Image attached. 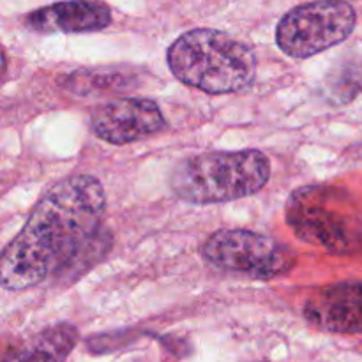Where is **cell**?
I'll list each match as a JSON object with an SVG mask.
<instances>
[{"instance_id": "6da1fadb", "label": "cell", "mask_w": 362, "mask_h": 362, "mask_svg": "<svg viewBox=\"0 0 362 362\" xmlns=\"http://www.w3.org/2000/svg\"><path fill=\"white\" fill-rule=\"evenodd\" d=\"M106 209L103 184L74 175L46 191L0 260L4 290L32 288L88 247Z\"/></svg>"}, {"instance_id": "7a4b0ae2", "label": "cell", "mask_w": 362, "mask_h": 362, "mask_svg": "<svg viewBox=\"0 0 362 362\" xmlns=\"http://www.w3.org/2000/svg\"><path fill=\"white\" fill-rule=\"evenodd\" d=\"M166 60L177 80L207 94L244 90L257 76L253 49L212 28H194L177 37Z\"/></svg>"}, {"instance_id": "3957f363", "label": "cell", "mask_w": 362, "mask_h": 362, "mask_svg": "<svg viewBox=\"0 0 362 362\" xmlns=\"http://www.w3.org/2000/svg\"><path fill=\"white\" fill-rule=\"evenodd\" d=\"M271 163L260 151L204 152L184 159L170 177L172 189L187 204L209 205L247 198L264 189Z\"/></svg>"}, {"instance_id": "277c9868", "label": "cell", "mask_w": 362, "mask_h": 362, "mask_svg": "<svg viewBox=\"0 0 362 362\" xmlns=\"http://www.w3.org/2000/svg\"><path fill=\"white\" fill-rule=\"evenodd\" d=\"M286 221L300 239L332 253H356L362 247V221L343 207L339 193L329 186L293 191Z\"/></svg>"}, {"instance_id": "5b68a950", "label": "cell", "mask_w": 362, "mask_h": 362, "mask_svg": "<svg viewBox=\"0 0 362 362\" xmlns=\"http://www.w3.org/2000/svg\"><path fill=\"white\" fill-rule=\"evenodd\" d=\"M356 21V11L345 0L303 4L279 20L276 42L292 59H308L345 41Z\"/></svg>"}, {"instance_id": "8992f818", "label": "cell", "mask_w": 362, "mask_h": 362, "mask_svg": "<svg viewBox=\"0 0 362 362\" xmlns=\"http://www.w3.org/2000/svg\"><path fill=\"white\" fill-rule=\"evenodd\" d=\"M202 253L212 267L253 279L278 278L293 264L285 246L250 230H219L209 237Z\"/></svg>"}, {"instance_id": "52a82bcc", "label": "cell", "mask_w": 362, "mask_h": 362, "mask_svg": "<svg viewBox=\"0 0 362 362\" xmlns=\"http://www.w3.org/2000/svg\"><path fill=\"white\" fill-rule=\"evenodd\" d=\"M92 133L112 145H126L156 134L165 127L158 103L141 98H120L98 106L90 117Z\"/></svg>"}, {"instance_id": "ba28073f", "label": "cell", "mask_w": 362, "mask_h": 362, "mask_svg": "<svg viewBox=\"0 0 362 362\" xmlns=\"http://www.w3.org/2000/svg\"><path fill=\"white\" fill-rule=\"evenodd\" d=\"M304 317L310 324L329 332L361 334L362 332V285L338 283L325 286L308 299Z\"/></svg>"}, {"instance_id": "9c48e42d", "label": "cell", "mask_w": 362, "mask_h": 362, "mask_svg": "<svg viewBox=\"0 0 362 362\" xmlns=\"http://www.w3.org/2000/svg\"><path fill=\"white\" fill-rule=\"evenodd\" d=\"M112 23V9L99 0H66L32 11L25 25L39 34L98 32Z\"/></svg>"}, {"instance_id": "30bf717a", "label": "cell", "mask_w": 362, "mask_h": 362, "mask_svg": "<svg viewBox=\"0 0 362 362\" xmlns=\"http://www.w3.org/2000/svg\"><path fill=\"white\" fill-rule=\"evenodd\" d=\"M80 334L71 324L49 325L14 350L4 362H66L76 346Z\"/></svg>"}, {"instance_id": "8fae6325", "label": "cell", "mask_w": 362, "mask_h": 362, "mask_svg": "<svg viewBox=\"0 0 362 362\" xmlns=\"http://www.w3.org/2000/svg\"><path fill=\"white\" fill-rule=\"evenodd\" d=\"M140 78L129 69L106 67V69H80L62 81L67 90L74 94H94V92H127L138 87Z\"/></svg>"}]
</instances>
